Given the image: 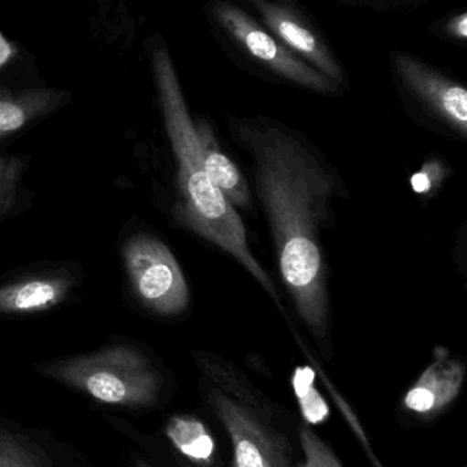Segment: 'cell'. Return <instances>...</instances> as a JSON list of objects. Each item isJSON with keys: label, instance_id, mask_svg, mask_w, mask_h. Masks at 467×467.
<instances>
[{"label": "cell", "instance_id": "12", "mask_svg": "<svg viewBox=\"0 0 467 467\" xmlns=\"http://www.w3.org/2000/svg\"><path fill=\"white\" fill-rule=\"evenodd\" d=\"M58 101L59 93L54 90H27L18 95L0 90V140L51 111Z\"/></svg>", "mask_w": 467, "mask_h": 467}, {"label": "cell", "instance_id": "19", "mask_svg": "<svg viewBox=\"0 0 467 467\" xmlns=\"http://www.w3.org/2000/svg\"><path fill=\"white\" fill-rule=\"evenodd\" d=\"M424 0H381L377 8L381 7H410V5H419Z\"/></svg>", "mask_w": 467, "mask_h": 467}, {"label": "cell", "instance_id": "14", "mask_svg": "<svg viewBox=\"0 0 467 467\" xmlns=\"http://www.w3.org/2000/svg\"><path fill=\"white\" fill-rule=\"evenodd\" d=\"M292 386L302 416L309 425H320L329 417L328 403L315 389V372L310 367L296 368Z\"/></svg>", "mask_w": 467, "mask_h": 467}, {"label": "cell", "instance_id": "11", "mask_svg": "<svg viewBox=\"0 0 467 467\" xmlns=\"http://www.w3.org/2000/svg\"><path fill=\"white\" fill-rule=\"evenodd\" d=\"M195 128L202 150L203 166L211 182L227 197L230 204L249 208L251 204V194L246 180L233 161L222 153L213 129L205 120L195 122Z\"/></svg>", "mask_w": 467, "mask_h": 467}, {"label": "cell", "instance_id": "13", "mask_svg": "<svg viewBox=\"0 0 467 467\" xmlns=\"http://www.w3.org/2000/svg\"><path fill=\"white\" fill-rule=\"evenodd\" d=\"M166 435L173 446L189 460L213 465L216 444L199 420L191 416L173 417L167 424Z\"/></svg>", "mask_w": 467, "mask_h": 467}, {"label": "cell", "instance_id": "21", "mask_svg": "<svg viewBox=\"0 0 467 467\" xmlns=\"http://www.w3.org/2000/svg\"><path fill=\"white\" fill-rule=\"evenodd\" d=\"M339 2H342L343 5H354V7H358V5H372V7L377 8L381 0H339Z\"/></svg>", "mask_w": 467, "mask_h": 467}, {"label": "cell", "instance_id": "3", "mask_svg": "<svg viewBox=\"0 0 467 467\" xmlns=\"http://www.w3.org/2000/svg\"><path fill=\"white\" fill-rule=\"evenodd\" d=\"M206 400L224 425L235 467H295V447L276 411L246 379L218 359H203Z\"/></svg>", "mask_w": 467, "mask_h": 467}, {"label": "cell", "instance_id": "6", "mask_svg": "<svg viewBox=\"0 0 467 467\" xmlns=\"http://www.w3.org/2000/svg\"><path fill=\"white\" fill-rule=\"evenodd\" d=\"M292 54L328 77L347 87L348 73L328 38L295 0H235Z\"/></svg>", "mask_w": 467, "mask_h": 467}, {"label": "cell", "instance_id": "9", "mask_svg": "<svg viewBox=\"0 0 467 467\" xmlns=\"http://www.w3.org/2000/svg\"><path fill=\"white\" fill-rule=\"evenodd\" d=\"M465 367L440 357L419 379L405 398V408L419 416H433L443 410L460 394Z\"/></svg>", "mask_w": 467, "mask_h": 467}, {"label": "cell", "instance_id": "1", "mask_svg": "<svg viewBox=\"0 0 467 467\" xmlns=\"http://www.w3.org/2000/svg\"><path fill=\"white\" fill-rule=\"evenodd\" d=\"M232 128L254 161L282 280L302 320L325 340L329 307L320 229L336 178L301 137L279 123L249 118L235 120Z\"/></svg>", "mask_w": 467, "mask_h": 467}, {"label": "cell", "instance_id": "15", "mask_svg": "<svg viewBox=\"0 0 467 467\" xmlns=\"http://www.w3.org/2000/svg\"><path fill=\"white\" fill-rule=\"evenodd\" d=\"M303 460L295 467H343L328 446L309 427L299 428Z\"/></svg>", "mask_w": 467, "mask_h": 467}, {"label": "cell", "instance_id": "22", "mask_svg": "<svg viewBox=\"0 0 467 467\" xmlns=\"http://www.w3.org/2000/svg\"><path fill=\"white\" fill-rule=\"evenodd\" d=\"M136 467H153L150 463L144 462V461H137Z\"/></svg>", "mask_w": 467, "mask_h": 467}, {"label": "cell", "instance_id": "5", "mask_svg": "<svg viewBox=\"0 0 467 467\" xmlns=\"http://www.w3.org/2000/svg\"><path fill=\"white\" fill-rule=\"evenodd\" d=\"M41 372L107 405L143 408L158 400L161 376L147 357L132 346L43 365Z\"/></svg>", "mask_w": 467, "mask_h": 467}, {"label": "cell", "instance_id": "17", "mask_svg": "<svg viewBox=\"0 0 467 467\" xmlns=\"http://www.w3.org/2000/svg\"><path fill=\"white\" fill-rule=\"evenodd\" d=\"M24 170L25 161L21 156H0V216L13 207Z\"/></svg>", "mask_w": 467, "mask_h": 467}, {"label": "cell", "instance_id": "16", "mask_svg": "<svg viewBox=\"0 0 467 467\" xmlns=\"http://www.w3.org/2000/svg\"><path fill=\"white\" fill-rule=\"evenodd\" d=\"M0 467H44L32 449L21 439L0 430Z\"/></svg>", "mask_w": 467, "mask_h": 467}, {"label": "cell", "instance_id": "8", "mask_svg": "<svg viewBox=\"0 0 467 467\" xmlns=\"http://www.w3.org/2000/svg\"><path fill=\"white\" fill-rule=\"evenodd\" d=\"M392 79L399 92L421 111L466 136L467 90L440 68L403 49L388 52Z\"/></svg>", "mask_w": 467, "mask_h": 467}, {"label": "cell", "instance_id": "18", "mask_svg": "<svg viewBox=\"0 0 467 467\" xmlns=\"http://www.w3.org/2000/svg\"><path fill=\"white\" fill-rule=\"evenodd\" d=\"M430 35L454 44L458 47H466L467 43V13L466 10L452 11L449 16H441L430 24Z\"/></svg>", "mask_w": 467, "mask_h": 467}, {"label": "cell", "instance_id": "4", "mask_svg": "<svg viewBox=\"0 0 467 467\" xmlns=\"http://www.w3.org/2000/svg\"><path fill=\"white\" fill-rule=\"evenodd\" d=\"M205 16L222 51L236 65L318 95L334 96L340 88L282 46L235 0H208Z\"/></svg>", "mask_w": 467, "mask_h": 467}, {"label": "cell", "instance_id": "2", "mask_svg": "<svg viewBox=\"0 0 467 467\" xmlns=\"http://www.w3.org/2000/svg\"><path fill=\"white\" fill-rule=\"evenodd\" d=\"M153 70L165 126L178 164L181 219L192 232L233 255L279 302L273 282L249 250L240 216L206 172L195 120L169 48L162 41L153 49Z\"/></svg>", "mask_w": 467, "mask_h": 467}, {"label": "cell", "instance_id": "10", "mask_svg": "<svg viewBox=\"0 0 467 467\" xmlns=\"http://www.w3.org/2000/svg\"><path fill=\"white\" fill-rule=\"evenodd\" d=\"M73 287L68 275L36 276L0 285V313L44 312L65 301Z\"/></svg>", "mask_w": 467, "mask_h": 467}, {"label": "cell", "instance_id": "20", "mask_svg": "<svg viewBox=\"0 0 467 467\" xmlns=\"http://www.w3.org/2000/svg\"><path fill=\"white\" fill-rule=\"evenodd\" d=\"M11 55H13V47L0 35V67L10 60Z\"/></svg>", "mask_w": 467, "mask_h": 467}, {"label": "cell", "instance_id": "7", "mask_svg": "<svg viewBox=\"0 0 467 467\" xmlns=\"http://www.w3.org/2000/svg\"><path fill=\"white\" fill-rule=\"evenodd\" d=\"M123 263L137 298L151 312L175 316L189 304L183 271L169 247L155 236H132L122 250Z\"/></svg>", "mask_w": 467, "mask_h": 467}]
</instances>
